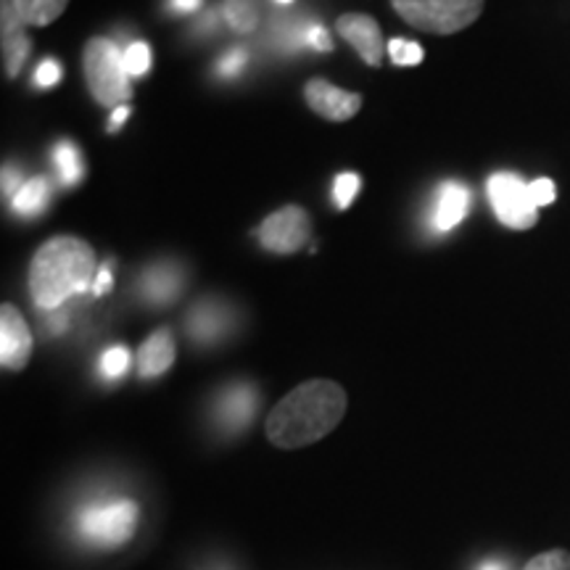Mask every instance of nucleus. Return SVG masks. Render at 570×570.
Here are the masks:
<instances>
[{"label":"nucleus","mask_w":570,"mask_h":570,"mask_svg":"<svg viewBox=\"0 0 570 570\" xmlns=\"http://www.w3.org/2000/svg\"><path fill=\"white\" fill-rule=\"evenodd\" d=\"M21 177H19V173L13 167H3V196L6 198H13L19 194V188H21Z\"/></svg>","instance_id":"31"},{"label":"nucleus","mask_w":570,"mask_h":570,"mask_svg":"<svg viewBox=\"0 0 570 570\" xmlns=\"http://www.w3.org/2000/svg\"><path fill=\"white\" fill-rule=\"evenodd\" d=\"M336 32L344 38L354 51L362 56L367 67H381L383 56L389 53V46L383 42V32L377 21L367 13H344L336 21Z\"/></svg>","instance_id":"8"},{"label":"nucleus","mask_w":570,"mask_h":570,"mask_svg":"<svg viewBox=\"0 0 570 570\" xmlns=\"http://www.w3.org/2000/svg\"><path fill=\"white\" fill-rule=\"evenodd\" d=\"M111 283H114V277H111V265H104L101 269H98V275H96V283H92V296H104V294H109L111 291Z\"/></svg>","instance_id":"30"},{"label":"nucleus","mask_w":570,"mask_h":570,"mask_svg":"<svg viewBox=\"0 0 570 570\" xmlns=\"http://www.w3.org/2000/svg\"><path fill=\"white\" fill-rule=\"evenodd\" d=\"M489 202L499 223L510 230H529L537 225L539 206L533 204L529 183L515 173H497L489 177Z\"/></svg>","instance_id":"6"},{"label":"nucleus","mask_w":570,"mask_h":570,"mask_svg":"<svg viewBox=\"0 0 570 570\" xmlns=\"http://www.w3.org/2000/svg\"><path fill=\"white\" fill-rule=\"evenodd\" d=\"M256 412V391L248 383H235V386L225 389L217 402V420L225 431L238 433L248 428Z\"/></svg>","instance_id":"13"},{"label":"nucleus","mask_w":570,"mask_h":570,"mask_svg":"<svg viewBox=\"0 0 570 570\" xmlns=\"http://www.w3.org/2000/svg\"><path fill=\"white\" fill-rule=\"evenodd\" d=\"M470 204H473V194H470L468 185L446 180L439 185L436 190V206L431 212V225L436 233L454 230L462 219L468 217Z\"/></svg>","instance_id":"12"},{"label":"nucleus","mask_w":570,"mask_h":570,"mask_svg":"<svg viewBox=\"0 0 570 570\" xmlns=\"http://www.w3.org/2000/svg\"><path fill=\"white\" fill-rule=\"evenodd\" d=\"M61 82V63L56 59H46L35 69V85L38 88H53Z\"/></svg>","instance_id":"26"},{"label":"nucleus","mask_w":570,"mask_h":570,"mask_svg":"<svg viewBox=\"0 0 570 570\" xmlns=\"http://www.w3.org/2000/svg\"><path fill=\"white\" fill-rule=\"evenodd\" d=\"M151 61H154V56H151V48H148V42L138 40V42H130V46H127L125 69H127V75H130V77L148 75V69H151Z\"/></svg>","instance_id":"22"},{"label":"nucleus","mask_w":570,"mask_h":570,"mask_svg":"<svg viewBox=\"0 0 570 570\" xmlns=\"http://www.w3.org/2000/svg\"><path fill=\"white\" fill-rule=\"evenodd\" d=\"M525 570H570V552L568 550L541 552L533 560H529Z\"/></svg>","instance_id":"25"},{"label":"nucleus","mask_w":570,"mask_h":570,"mask_svg":"<svg viewBox=\"0 0 570 570\" xmlns=\"http://www.w3.org/2000/svg\"><path fill=\"white\" fill-rule=\"evenodd\" d=\"M53 167L61 185H77L82 177V156L80 148L71 140H59L53 146Z\"/></svg>","instance_id":"20"},{"label":"nucleus","mask_w":570,"mask_h":570,"mask_svg":"<svg viewBox=\"0 0 570 570\" xmlns=\"http://www.w3.org/2000/svg\"><path fill=\"white\" fill-rule=\"evenodd\" d=\"M346 391L315 377L296 386L267 417V439L281 449H302L325 439L346 415Z\"/></svg>","instance_id":"1"},{"label":"nucleus","mask_w":570,"mask_h":570,"mask_svg":"<svg viewBox=\"0 0 570 570\" xmlns=\"http://www.w3.org/2000/svg\"><path fill=\"white\" fill-rule=\"evenodd\" d=\"M130 360L132 356L125 346L106 348L101 360H98V373H101V377H106V381H119V377L130 370Z\"/></svg>","instance_id":"21"},{"label":"nucleus","mask_w":570,"mask_h":570,"mask_svg":"<svg viewBox=\"0 0 570 570\" xmlns=\"http://www.w3.org/2000/svg\"><path fill=\"white\" fill-rule=\"evenodd\" d=\"M0 42H3V69L9 77H17L27 63V56L32 51L27 24L13 11L11 0L0 3Z\"/></svg>","instance_id":"11"},{"label":"nucleus","mask_w":570,"mask_h":570,"mask_svg":"<svg viewBox=\"0 0 570 570\" xmlns=\"http://www.w3.org/2000/svg\"><path fill=\"white\" fill-rule=\"evenodd\" d=\"M204 6V0H169V9L177 13H194Z\"/></svg>","instance_id":"33"},{"label":"nucleus","mask_w":570,"mask_h":570,"mask_svg":"<svg viewBox=\"0 0 570 570\" xmlns=\"http://www.w3.org/2000/svg\"><path fill=\"white\" fill-rule=\"evenodd\" d=\"M32 356V333L17 306H0V365L6 370H24Z\"/></svg>","instance_id":"9"},{"label":"nucleus","mask_w":570,"mask_h":570,"mask_svg":"<svg viewBox=\"0 0 570 570\" xmlns=\"http://www.w3.org/2000/svg\"><path fill=\"white\" fill-rule=\"evenodd\" d=\"M304 98L312 111L320 114L323 119H331V122H346L362 109L360 92L341 90L333 82L323 80V77H315V80L304 85Z\"/></svg>","instance_id":"10"},{"label":"nucleus","mask_w":570,"mask_h":570,"mask_svg":"<svg viewBox=\"0 0 570 570\" xmlns=\"http://www.w3.org/2000/svg\"><path fill=\"white\" fill-rule=\"evenodd\" d=\"M177 356V346L173 333L167 327L156 331L142 341L140 352H138V375L140 377H159L167 373L169 367L175 365Z\"/></svg>","instance_id":"14"},{"label":"nucleus","mask_w":570,"mask_h":570,"mask_svg":"<svg viewBox=\"0 0 570 570\" xmlns=\"http://www.w3.org/2000/svg\"><path fill=\"white\" fill-rule=\"evenodd\" d=\"M259 244L273 254H296L309 238V214L302 206H283L259 225Z\"/></svg>","instance_id":"7"},{"label":"nucleus","mask_w":570,"mask_h":570,"mask_svg":"<svg viewBox=\"0 0 570 570\" xmlns=\"http://www.w3.org/2000/svg\"><path fill=\"white\" fill-rule=\"evenodd\" d=\"M140 296L151 304L175 302L183 291V273L175 265H154L140 277Z\"/></svg>","instance_id":"15"},{"label":"nucleus","mask_w":570,"mask_h":570,"mask_svg":"<svg viewBox=\"0 0 570 570\" xmlns=\"http://www.w3.org/2000/svg\"><path fill=\"white\" fill-rule=\"evenodd\" d=\"M360 175L354 173H344L333 180V202H336L338 209H348V206H352L356 194H360Z\"/></svg>","instance_id":"24"},{"label":"nucleus","mask_w":570,"mask_h":570,"mask_svg":"<svg viewBox=\"0 0 570 570\" xmlns=\"http://www.w3.org/2000/svg\"><path fill=\"white\" fill-rule=\"evenodd\" d=\"M51 204V183L46 177H32V180H24L19 188V194L11 198V209L19 217H40L42 212Z\"/></svg>","instance_id":"17"},{"label":"nucleus","mask_w":570,"mask_h":570,"mask_svg":"<svg viewBox=\"0 0 570 570\" xmlns=\"http://www.w3.org/2000/svg\"><path fill=\"white\" fill-rule=\"evenodd\" d=\"M389 56L396 67H417L425 53H423V46H417V42L394 38L389 42Z\"/></svg>","instance_id":"23"},{"label":"nucleus","mask_w":570,"mask_h":570,"mask_svg":"<svg viewBox=\"0 0 570 570\" xmlns=\"http://www.w3.org/2000/svg\"><path fill=\"white\" fill-rule=\"evenodd\" d=\"M529 190H531V198L533 204L539 206H550L554 202V196H558V190H554V183L550 177H539V180H531L529 183Z\"/></svg>","instance_id":"28"},{"label":"nucleus","mask_w":570,"mask_h":570,"mask_svg":"<svg viewBox=\"0 0 570 570\" xmlns=\"http://www.w3.org/2000/svg\"><path fill=\"white\" fill-rule=\"evenodd\" d=\"M394 11L420 32L454 35L479 21L483 0H391Z\"/></svg>","instance_id":"5"},{"label":"nucleus","mask_w":570,"mask_h":570,"mask_svg":"<svg viewBox=\"0 0 570 570\" xmlns=\"http://www.w3.org/2000/svg\"><path fill=\"white\" fill-rule=\"evenodd\" d=\"M479 570H508V568H504L502 562H483Z\"/></svg>","instance_id":"35"},{"label":"nucleus","mask_w":570,"mask_h":570,"mask_svg":"<svg viewBox=\"0 0 570 570\" xmlns=\"http://www.w3.org/2000/svg\"><path fill=\"white\" fill-rule=\"evenodd\" d=\"M306 46L315 48V51H323V53H325V51H327V53L333 51L331 35H327V30H323V27H320V24L309 27V32H306Z\"/></svg>","instance_id":"29"},{"label":"nucleus","mask_w":570,"mask_h":570,"mask_svg":"<svg viewBox=\"0 0 570 570\" xmlns=\"http://www.w3.org/2000/svg\"><path fill=\"white\" fill-rule=\"evenodd\" d=\"M127 117H130V109H127V106H119V109H114L111 111V122H109V132L122 130L125 122H127Z\"/></svg>","instance_id":"34"},{"label":"nucleus","mask_w":570,"mask_h":570,"mask_svg":"<svg viewBox=\"0 0 570 570\" xmlns=\"http://www.w3.org/2000/svg\"><path fill=\"white\" fill-rule=\"evenodd\" d=\"M246 61H248V53L246 51H230V53H225L223 59H219L217 71L223 77H227V80H233V77H238L240 71H244Z\"/></svg>","instance_id":"27"},{"label":"nucleus","mask_w":570,"mask_h":570,"mask_svg":"<svg viewBox=\"0 0 570 570\" xmlns=\"http://www.w3.org/2000/svg\"><path fill=\"white\" fill-rule=\"evenodd\" d=\"M225 327H227V312L219 304H209V302L198 304L194 306V312H190L188 317L190 336L202 341V344L217 341L225 333Z\"/></svg>","instance_id":"16"},{"label":"nucleus","mask_w":570,"mask_h":570,"mask_svg":"<svg viewBox=\"0 0 570 570\" xmlns=\"http://www.w3.org/2000/svg\"><path fill=\"white\" fill-rule=\"evenodd\" d=\"M225 21L238 35H252L259 30L262 0H225Z\"/></svg>","instance_id":"19"},{"label":"nucleus","mask_w":570,"mask_h":570,"mask_svg":"<svg viewBox=\"0 0 570 570\" xmlns=\"http://www.w3.org/2000/svg\"><path fill=\"white\" fill-rule=\"evenodd\" d=\"M48 331L51 333H63V327H67V323H69V317H67V312L63 309H56V312H48Z\"/></svg>","instance_id":"32"},{"label":"nucleus","mask_w":570,"mask_h":570,"mask_svg":"<svg viewBox=\"0 0 570 570\" xmlns=\"http://www.w3.org/2000/svg\"><path fill=\"white\" fill-rule=\"evenodd\" d=\"M140 520V508L132 499H106L92 502L77 512V531L90 544L114 550L135 537Z\"/></svg>","instance_id":"4"},{"label":"nucleus","mask_w":570,"mask_h":570,"mask_svg":"<svg viewBox=\"0 0 570 570\" xmlns=\"http://www.w3.org/2000/svg\"><path fill=\"white\" fill-rule=\"evenodd\" d=\"M96 254L75 235H59L38 248L30 265V298L42 312H56L92 288Z\"/></svg>","instance_id":"2"},{"label":"nucleus","mask_w":570,"mask_h":570,"mask_svg":"<svg viewBox=\"0 0 570 570\" xmlns=\"http://www.w3.org/2000/svg\"><path fill=\"white\" fill-rule=\"evenodd\" d=\"M275 3H281V6H291V3H294V0H275Z\"/></svg>","instance_id":"36"},{"label":"nucleus","mask_w":570,"mask_h":570,"mask_svg":"<svg viewBox=\"0 0 570 570\" xmlns=\"http://www.w3.org/2000/svg\"><path fill=\"white\" fill-rule=\"evenodd\" d=\"M82 71L90 96L101 106L119 109L132 98V77L125 69V51H119L114 40H88L82 51Z\"/></svg>","instance_id":"3"},{"label":"nucleus","mask_w":570,"mask_h":570,"mask_svg":"<svg viewBox=\"0 0 570 570\" xmlns=\"http://www.w3.org/2000/svg\"><path fill=\"white\" fill-rule=\"evenodd\" d=\"M11 6L27 27H48L67 11L69 0H11Z\"/></svg>","instance_id":"18"}]
</instances>
